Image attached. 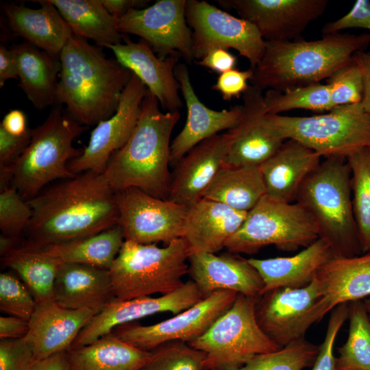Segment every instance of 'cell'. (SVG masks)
Masks as SVG:
<instances>
[{
	"instance_id": "1",
	"label": "cell",
	"mask_w": 370,
	"mask_h": 370,
	"mask_svg": "<svg viewBox=\"0 0 370 370\" xmlns=\"http://www.w3.org/2000/svg\"><path fill=\"white\" fill-rule=\"evenodd\" d=\"M27 245L42 247L101 232L118 224L116 192L103 173L86 171L45 188L27 201Z\"/></svg>"
},
{
	"instance_id": "2",
	"label": "cell",
	"mask_w": 370,
	"mask_h": 370,
	"mask_svg": "<svg viewBox=\"0 0 370 370\" xmlns=\"http://www.w3.org/2000/svg\"><path fill=\"white\" fill-rule=\"evenodd\" d=\"M59 60L56 104L64 105L67 112L84 126L111 117L132 71L75 35L64 47Z\"/></svg>"
},
{
	"instance_id": "3",
	"label": "cell",
	"mask_w": 370,
	"mask_h": 370,
	"mask_svg": "<svg viewBox=\"0 0 370 370\" xmlns=\"http://www.w3.org/2000/svg\"><path fill=\"white\" fill-rule=\"evenodd\" d=\"M156 97L147 90L131 136L112 156L103 172L115 192L136 188L168 199L171 182V136L180 113L162 112Z\"/></svg>"
},
{
	"instance_id": "4",
	"label": "cell",
	"mask_w": 370,
	"mask_h": 370,
	"mask_svg": "<svg viewBox=\"0 0 370 370\" xmlns=\"http://www.w3.org/2000/svg\"><path fill=\"white\" fill-rule=\"evenodd\" d=\"M370 45V34L336 33L314 40L266 41L251 85L284 92L320 83Z\"/></svg>"
},
{
	"instance_id": "5",
	"label": "cell",
	"mask_w": 370,
	"mask_h": 370,
	"mask_svg": "<svg viewBox=\"0 0 370 370\" xmlns=\"http://www.w3.org/2000/svg\"><path fill=\"white\" fill-rule=\"evenodd\" d=\"M84 130L66 109L56 106L41 125L32 130L30 141L18 159L0 168V188L12 185L28 201L51 182L75 177L68 164L82 152L73 147V142Z\"/></svg>"
},
{
	"instance_id": "6",
	"label": "cell",
	"mask_w": 370,
	"mask_h": 370,
	"mask_svg": "<svg viewBox=\"0 0 370 370\" xmlns=\"http://www.w3.org/2000/svg\"><path fill=\"white\" fill-rule=\"evenodd\" d=\"M295 202L313 219L319 238L335 257L362 254L352 206L351 171L347 158H325L306 178Z\"/></svg>"
},
{
	"instance_id": "7",
	"label": "cell",
	"mask_w": 370,
	"mask_h": 370,
	"mask_svg": "<svg viewBox=\"0 0 370 370\" xmlns=\"http://www.w3.org/2000/svg\"><path fill=\"white\" fill-rule=\"evenodd\" d=\"M190 253L183 238L163 247L125 241L109 269L114 297L128 300L177 290L188 273Z\"/></svg>"
},
{
	"instance_id": "8",
	"label": "cell",
	"mask_w": 370,
	"mask_h": 370,
	"mask_svg": "<svg viewBox=\"0 0 370 370\" xmlns=\"http://www.w3.org/2000/svg\"><path fill=\"white\" fill-rule=\"evenodd\" d=\"M267 116L286 140H297L321 158H347L370 147V116L360 103L310 116Z\"/></svg>"
},
{
	"instance_id": "9",
	"label": "cell",
	"mask_w": 370,
	"mask_h": 370,
	"mask_svg": "<svg viewBox=\"0 0 370 370\" xmlns=\"http://www.w3.org/2000/svg\"><path fill=\"white\" fill-rule=\"evenodd\" d=\"M258 297L238 294L232 306L202 336L188 343L204 353L206 370H236L256 355L281 348L257 321Z\"/></svg>"
},
{
	"instance_id": "10",
	"label": "cell",
	"mask_w": 370,
	"mask_h": 370,
	"mask_svg": "<svg viewBox=\"0 0 370 370\" xmlns=\"http://www.w3.org/2000/svg\"><path fill=\"white\" fill-rule=\"evenodd\" d=\"M319 238L313 219L299 204L283 202L264 195L247 212L225 248L236 254H252L273 245L280 250L294 251Z\"/></svg>"
},
{
	"instance_id": "11",
	"label": "cell",
	"mask_w": 370,
	"mask_h": 370,
	"mask_svg": "<svg viewBox=\"0 0 370 370\" xmlns=\"http://www.w3.org/2000/svg\"><path fill=\"white\" fill-rule=\"evenodd\" d=\"M186 18L193 33V59L216 48L233 49L254 69L264 53L266 41L252 23L206 1L187 0Z\"/></svg>"
},
{
	"instance_id": "12",
	"label": "cell",
	"mask_w": 370,
	"mask_h": 370,
	"mask_svg": "<svg viewBox=\"0 0 370 370\" xmlns=\"http://www.w3.org/2000/svg\"><path fill=\"white\" fill-rule=\"evenodd\" d=\"M237 295L234 291H217L164 321L150 325L132 322L115 328L112 332L126 343L149 352L171 341L190 343L202 336L232 306Z\"/></svg>"
},
{
	"instance_id": "13",
	"label": "cell",
	"mask_w": 370,
	"mask_h": 370,
	"mask_svg": "<svg viewBox=\"0 0 370 370\" xmlns=\"http://www.w3.org/2000/svg\"><path fill=\"white\" fill-rule=\"evenodd\" d=\"M186 1L159 0L150 6L132 9L119 18V29L147 42L160 58H182L190 63L193 33L186 18Z\"/></svg>"
},
{
	"instance_id": "14",
	"label": "cell",
	"mask_w": 370,
	"mask_h": 370,
	"mask_svg": "<svg viewBox=\"0 0 370 370\" xmlns=\"http://www.w3.org/2000/svg\"><path fill=\"white\" fill-rule=\"evenodd\" d=\"M323 289L316 278L299 288H280L258 297L257 321L265 334L280 347L305 338L309 328L319 322L317 306Z\"/></svg>"
},
{
	"instance_id": "15",
	"label": "cell",
	"mask_w": 370,
	"mask_h": 370,
	"mask_svg": "<svg viewBox=\"0 0 370 370\" xmlns=\"http://www.w3.org/2000/svg\"><path fill=\"white\" fill-rule=\"evenodd\" d=\"M116 203L125 241L167 245L183 237L188 207L136 188L116 192Z\"/></svg>"
},
{
	"instance_id": "16",
	"label": "cell",
	"mask_w": 370,
	"mask_h": 370,
	"mask_svg": "<svg viewBox=\"0 0 370 370\" xmlns=\"http://www.w3.org/2000/svg\"><path fill=\"white\" fill-rule=\"evenodd\" d=\"M147 88L134 74L125 88L115 113L98 123L80 156L68 164L77 175L86 171L103 173L112 156L127 143L140 116Z\"/></svg>"
},
{
	"instance_id": "17",
	"label": "cell",
	"mask_w": 370,
	"mask_h": 370,
	"mask_svg": "<svg viewBox=\"0 0 370 370\" xmlns=\"http://www.w3.org/2000/svg\"><path fill=\"white\" fill-rule=\"evenodd\" d=\"M242 98L241 118L227 132L230 142L223 166H260L286 139L268 118L262 90L249 85Z\"/></svg>"
},
{
	"instance_id": "18",
	"label": "cell",
	"mask_w": 370,
	"mask_h": 370,
	"mask_svg": "<svg viewBox=\"0 0 370 370\" xmlns=\"http://www.w3.org/2000/svg\"><path fill=\"white\" fill-rule=\"evenodd\" d=\"M252 23L265 41L301 39L308 25L323 14L328 0H218Z\"/></svg>"
},
{
	"instance_id": "19",
	"label": "cell",
	"mask_w": 370,
	"mask_h": 370,
	"mask_svg": "<svg viewBox=\"0 0 370 370\" xmlns=\"http://www.w3.org/2000/svg\"><path fill=\"white\" fill-rule=\"evenodd\" d=\"M202 299V295L191 280L177 290L157 297H143L128 300L114 298L82 329L70 349L88 345L110 333L115 328L139 319L166 312L178 314Z\"/></svg>"
},
{
	"instance_id": "20",
	"label": "cell",
	"mask_w": 370,
	"mask_h": 370,
	"mask_svg": "<svg viewBox=\"0 0 370 370\" xmlns=\"http://www.w3.org/2000/svg\"><path fill=\"white\" fill-rule=\"evenodd\" d=\"M108 48L121 64L143 82L164 110L179 111L183 106L175 75L179 58H160L145 40L134 42L128 36H124L123 42Z\"/></svg>"
},
{
	"instance_id": "21",
	"label": "cell",
	"mask_w": 370,
	"mask_h": 370,
	"mask_svg": "<svg viewBox=\"0 0 370 370\" xmlns=\"http://www.w3.org/2000/svg\"><path fill=\"white\" fill-rule=\"evenodd\" d=\"M101 310L69 309L54 300L37 304L29 320V330L24 336L36 360L68 352L82 329Z\"/></svg>"
},
{
	"instance_id": "22",
	"label": "cell",
	"mask_w": 370,
	"mask_h": 370,
	"mask_svg": "<svg viewBox=\"0 0 370 370\" xmlns=\"http://www.w3.org/2000/svg\"><path fill=\"white\" fill-rule=\"evenodd\" d=\"M188 262L191 280L204 298L221 291L251 297L261 295L262 279L248 259L229 251L219 256L193 251Z\"/></svg>"
},
{
	"instance_id": "23",
	"label": "cell",
	"mask_w": 370,
	"mask_h": 370,
	"mask_svg": "<svg viewBox=\"0 0 370 370\" xmlns=\"http://www.w3.org/2000/svg\"><path fill=\"white\" fill-rule=\"evenodd\" d=\"M175 75L185 101L187 117L182 130L171 144L170 164L172 166L176 165L203 140L236 126L242 113L241 105L222 110H214L206 106L195 92L186 64H178Z\"/></svg>"
},
{
	"instance_id": "24",
	"label": "cell",
	"mask_w": 370,
	"mask_h": 370,
	"mask_svg": "<svg viewBox=\"0 0 370 370\" xmlns=\"http://www.w3.org/2000/svg\"><path fill=\"white\" fill-rule=\"evenodd\" d=\"M229 142L227 132L218 134L190 149L174 166L168 199L188 208L200 200L223 166Z\"/></svg>"
},
{
	"instance_id": "25",
	"label": "cell",
	"mask_w": 370,
	"mask_h": 370,
	"mask_svg": "<svg viewBox=\"0 0 370 370\" xmlns=\"http://www.w3.org/2000/svg\"><path fill=\"white\" fill-rule=\"evenodd\" d=\"M247 212L201 198L188 208L183 238L190 251L216 254L242 225Z\"/></svg>"
},
{
	"instance_id": "26",
	"label": "cell",
	"mask_w": 370,
	"mask_h": 370,
	"mask_svg": "<svg viewBox=\"0 0 370 370\" xmlns=\"http://www.w3.org/2000/svg\"><path fill=\"white\" fill-rule=\"evenodd\" d=\"M323 289L317 306L319 321L337 306L370 296V251L351 257H334L317 272Z\"/></svg>"
},
{
	"instance_id": "27",
	"label": "cell",
	"mask_w": 370,
	"mask_h": 370,
	"mask_svg": "<svg viewBox=\"0 0 370 370\" xmlns=\"http://www.w3.org/2000/svg\"><path fill=\"white\" fill-rule=\"evenodd\" d=\"M321 157L301 143L286 139L259 167L266 195L283 202L295 201L306 178L318 166Z\"/></svg>"
},
{
	"instance_id": "28",
	"label": "cell",
	"mask_w": 370,
	"mask_h": 370,
	"mask_svg": "<svg viewBox=\"0 0 370 370\" xmlns=\"http://www.w3.org/2000/svg\"><path fill=\"white\" fill-rule=\"evenodd\" d=\"M329 243L319 238L294 256L267 259L248 258L262 279L261 295L280 288H299L308 285L319 270L334 258Z\"/></svg>"
},
{
	"instance_id": "29",
	"label": "cell",
	"mask_w": 370,
	"mask_h": 370,
	"mask_svg": "<svg viewBox=\"0 0 370 370\" xmlns=\"http://www.w3.org/2000/svg\"><path fill=\"white\" fill-rule=\"evenodd\" d=\"M36 1L40 5L38 8L14 3L5 5L3 9L10 27L27 42L59 58L73 34L49 0Z\"/></svg>"
},
{
	"instance_id": "30",
	"label": "cell",
	"mask_w": 370,
	"mask_h": 370,
	"mask_svg": "<svg viewBox=\"0 0 370 370\" xmlns=\"http://www.w3.org/2000/svg\"><path fill=\"white\" fill-rule=\"evenodd\" d=\"M114 298L108 269L84 264H62L54 286V301L62 307L102 309Z\"/></svg>"
},
{
	"instance_id": "31",
	"label": "cell",
	"mask_w": 370,
	"mask_h": 370,
	"mask_svg": "<svg viewBox=\"0 0 370 370\" xmlns=\"http://www.w3.org/2000/svg\"><path fill=\"white\" fill-rule=\"evenodd\" d=\"M12 49L16 58L19 86L28 99L40 110L56 103L61 68L58 57L27 42Z\"/></svg>"
},
{
	"instance_id": "32",
	"label": "cell",
	"mask_w": 370,
	"mask_h": 370,
	"mask_svg": "<svg viewBox=\"0 0 370 370\" xmlns=\"http://www.w3.org/2000/svg\"><path fill=\"white\" fill-rule=\"evenodd\" d=\"M151 354L111 332L88 345L69 350V370H140Z\"/></svg>"
},
{
	"instance_id": "33",
	"label": "cell",
	"mask_w": 370,
	"mask_h": 370,
	"mask_svg": "<svg viewBox=\"0 0 370 370\" xmlns=\"http://www.w3.org/2000/svg\"><path fill=\"white\" fill-rule=\"evenodd\" d=\"M70 27L73 35L92 40L100 47L122 42L119 18L100 0H49Z\"/></svg>"
},
{
	"instance_id": "34",
	"label": "cell",
	"mask_w": 370,
	"mask_h": 370,
	"mask_svg": "<svg viewBox=\"0 0 370 370\" xmlns=\"http://www.w3.org/2000/svg\"><path fill=\"white\" fill-rule=\"evenodd\" d=\"M266 195L259 166H222L201 198L248 212Z\"/></svg>"
},
{
	"instance_id": "35",
	"label": "cell",
	"mask_w": 370,
	"mask_h": 370,
	"mask_svg": "<svg viewBox=\"0 0 370 370\" xmlns=\"http://www.w3.org/2000/svg\"><path fill=\"white\" fill-rule=\"evenodd\" d=\"M1 260L20 275L37 304L54 300L55 282L62 264L59 260L23 241Z\"/></svg>"
},
{
	"instance_id": "36",
	"label": "cell",
	"mask_w": 370,
	"mask_h": 370,
	"mask_svg": "<svg viewBox=\"0 0 370 370\" xmlns=\"http://www.w3.org/2000/svg\"><path fill=\"white\" fill-rule=\"evenodd\" d=\"M124 241L122 228L117 224L92 236L36 247L62 263L84 264L109 270Z\"/></svg>"
},
{
	"instance_id": "37",
	"label": "cell",
	"mask_w": 370,
	"mask_h": 370,
	"mask_svg": "<svg viewBox=\"0 0 370 370\" xmlns=\"http://www.w3.org/2000/svg\"><path fill=\"white\" fill-rule=\"evenodd\" d=\"M349 331L338 349L336 370H370V314L363 301L349 303Z\"/></svg>"
},
{
	"instance_id": "38",
	"label": "cell",
	"mask_w": 370,
	"mask_h": 370,
	"mask_svg": "<svg viewBox=\"0 0 370 370\" xmlns=\"http://www.w3.org/2000/svg\"><path fill=\"white\" fill-rule=\"evenodd\" d=\"M351 171L352 206L362 254L370 249V151L361 149L347 158Z\"/></svg>"
},
{
	"instance_id": "39",
	"label": "cell",
	"mask_w": 370,
	"mask_h": 370,
	"mask_svg": "<svg viewBox=\"0 0 370 370\" xmlns=\"http://www.w3.org/2000/svg\"><path fill=\"white\" fill-rule=\"evenodd\" d=\"M264 101L267 113L271 114H280L295 109L323 112L334 108L331 101L330 86L328 84L320 83L284 92L267 90L264 94Z\"/></svg>"
},
{
	"instance_id": "40",
	"label": "cell",
	"mask_w": 370,
	"mask_h": 370,
	"mask_svg": "<svg viewBox=\"0 0 370 370\" xmlns=\"http://www.w3.org/2000/svg\"><path fill=\"white\" fill-rule=\"evenodd\" d=\"M319 349L320 345L303 338L278 350L256 355L236 370H303L314 365Z\"/></svg>"
},
{
	"instance_id": "41",
	"label": "cell",
	"mask_w": 370,
	"mask_h": 370,
	"mask_svg": "<svg viewBox=\"0 0 370 370\" xmlns=\"http://www.w3.org/2000/svg\"><path fill=\"white\" fill-rule=\"evenodd\" d=\"M205 354L188 343L171 341L151 351L140 370H206Z\"/></svg>"
},
{
	"instance_id": "42",
	"label": "cell",
	"mask_w": 370,
	"mask_h": 370,
	"mask_svg": "<svg viewBox=\"0 0 370 370\" xmlns=\"http://www.w3.org/2000/svg\"><path fill=\"white\" fill-rule=\"evenodd\" d=\"M0 230L1 234L21 238L32 217V210L12 185L0 188Z\"/></svg>"
},
{
	"instance_id": "43",
	"label": "cell",
	"mask_w": 370,
	"mask_h": 370,
	"mask_svg": "<svg viewBox=\"0 0 370 370\" xmlns=\"http://www.w3.org/2000/svg\"><path fill=\"white\" fill-rule=\"evenodd\" d=\"M334 107L361 103L364 92L362 71L353 58L328 79Z\"/></svg>"
},
{
	"instance_id": "44",
	"label": "cell",
	"mask_w": 370,
	"mask_h": 370,
	"mask_svg": "<svg viewBox=\"0 0 370 370\" xmlns=\"http://www.w3.org/2000/svg\"><path fill=\"white\" fill-rule=\"evenodd\" d=\"M36 304L30 291L21 281L10 273H1V311L29 321Z\"/></svg>"
},
{
	"instance_id": "45",
	"label": "cell",
	"mask_w": 370,
	"mask_h": 370,
	"mask_svg": "<svg viewBox=\"0 0 370 370\" xmlns=\"http://www.w3.org/2000/svg\"><path fill=\"white\" fill-rule=\"evenodd\" d=\"M349 309V303H344L331 311L324 340L311 370H336L334 344L338 332L348 319Z\"/></svg>"
},
{
	"instance_id": "46",
	"label": "cell",
	"mask_w": 370,
	"mask_h": 370,
	"mask_svg": "<svg viewBox=\"0 0 370 370\" xmlns=\"http://www.w3.org/2000/svg\"><path fill=\"white\" fill-rule=\"evenodd\" d=\"M36 361L34 352L24 337L0 342V370H30Z\"/></svg>"
},
{
	"instance_id": "47",
	"label": "cell",
	"mask_w": 370,
	"mask_h": 370,
	"mask_svg": "<svg viewBox=\"0 0 370 370\" xmlns=\"http://www.w3.org/2000/svg\"><path fill=\"white\" fill-rule=\"evenodd\" d=\"M349 28H362L370 31V1H356L345 15L325 23L321 33L323 35L333 34Z\"/></svg>"
},
{
	"instance_id": "48",
	"label": "cell",
	"mask_w": 370,
	"mask_h": 370,
	"mask_svg": "<svg viewBox=\"0 0 370 370\" xmlns=\"http://www.w3.org/2000/svg\"><path fill=\"white\" fill-rule=\"evenodd\" d=\"M253 75L254 70L251 68L245 71L234 69L220 74L212 89L219 92L223 100L229 101L243 95Z\"/></svg>"
},
{
	"instance_id": "49",
	"label": "cell",
	"mask_w": 370,
	"mask_h": 370,
	"mask_svg": "<svg viewBox=\"0 0 370 370\" xmlns=\"http://www.w3.org/2000/svg\"><path fill=\"white\" fill-rule=\"evenodd\" d=\"M31 131L23 136H15L0 127V168L10 166L22 154L30 141Z\"/></svg>"
},
{
	"instance_id": "50",
	"label": "cell",
	"mask_w": 370,
	"mask_h": 370,
	"mask_svg": "<svg viewBox=\"0 0 370 370\" xmlns=\"http://www.w3.org/2000/svg\"><path fill=\"white\" fill-rule=\"evenodd\" d=\"M236 57L228 49L216 48L210 51L203 58L196 63L201 66L221 74L234 69L236 64Z\"/></svg>"
},
{
	"instance_id": "51",
	"label": "cell",
	"mask_w": 370,
	"mask_h": 370,
	"mask_svg": "<svg viewBox=\"0 0 370 370\" xmlns=\"http://www.w3.org/2000/svg\"><path fill=\"white\" fill-rule=\"evenodd\" d=\"M29 330V321L14 316L0 317V338L16 339L24 337Z\"/></svg>"
},
{
	"instance_id": "52",
	"label": "cell",
	"mask_w": 370,
	"mask_h": 370,
	"mask_svg": "<svg viewBox=\"0 0 370 370\" xmlns=\"http://www.w3.org/2000/svg\"><path fill=\"white\" fill-rule=\"evenodd\" d=\"M0 127L8 134L15 136H23L29 131L25 113L17 109L9 111L4 116Z\"/></svg>"
},
{
	"instance_id": "53",
	"label": "cell",
	"mask_w": 370,
	"mask_h": 370,
	"mask_svg": "<svg viewBox=\"0 0 370 370\" xmlns=\"http://www.w3.org/2000/svg\"><path fill=\"white\" fill-rule=\"evenodd\" d=\"M354 61L360 66L364 81V92L361 105L370 116V53L364 51L356 52L353 56Z\"/></svg>"
},
{
	"instance_id": "54",
	"label": "cell",
	"mask_w": 370,
	"mask_h": 370,
	"mask_svg": "<svg viewBox=\"0 0 370 370\" xmlns=\"http://www.w3.org/2000/svg\"><path fill=\"white\" fill-rule=\"evenodd\" d=\"M11 79H18L17 66L12 49L3 45L0 47V87Z\"/></svg>"
},
{
	"instance_id": "55",
	"label": "cell",
	"mask_w": 370,
	"mask_h": 370,
	"mask_svg": "<svg viewBox=\"0 0 370 370\" xmlns=\"http://www.w3.org/2000/svg\"><path fill=\"white\" fill-rule=\"evenodd\" d=\"M30 370H69L68 352H60L48 358L37 360Z\"/></svg>"
},
{
	"instance_id": "56",
	"label": "cell",
	"mask_w": 370,
	"mask_h": 370,
	"mask_svg": "<svg viewBox=\"0 0 370 370\" xmlns=\"http://www.w3.org/2000/svg\"><path fill=\"white\" fill-rule=\"evenodd\" d=\"M105 8L119 18L130 10L144 8L149 1L141 0H100Z\"/></svg>"
},
{
	"instance_id": "57",
	"label": "cell",
	"mask_w": 370,
	"mask_h": 370,
	"mask_svg": "<svg viewBox=\"0 0 370 370\" xmlns=\"http://www.w3.org/2000/svg\"><path fill=\"white\" fill-rule=\"evenodd\" d=\"M363 304L368 313L370 314V299H367L365 301H363Z\"/></svg>"
},
{
	"instance_id": "58",
	"label": "cell",
	"mask_w": 370,
	"mask_h": 370,
	"mask_svg": "<svg viewBox=\"0 0 370 370\" xmlns=\"http://www.w3.org/2000/svg\"><path fill=\"white\" fill-rule=\"evenodd\" d=\"M368 149H369V151H370V147H368Z\"/></svg>"
},
{
	"instance_id": "59",
	"label": "cell",
	"mask_w": 370,
	"mask_h": 370,
	"mask_svg": "<svg viewBox=\"0 0 370 370\" xmlns=\"http://www.w3.org/2000/svg\"><path fill=\"white\" fill-rule=\"evenodd\" d=\"M369 251H370V249H369Z\"/></svg>"
}]
</instances>
